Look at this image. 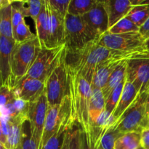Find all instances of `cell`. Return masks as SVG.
Returning a JSON list of instances; mask_svg holds the SVG:
<instances>
[{
  "mask_svg": "<svg viewBox=\"0 0 149 149\" xmlns=\"http://www.w3.org/2000/svg\"><path fill=\"white\" fill-rule=\"evenodd\" d=\"M97 39L78 50L65 52V65L79 73L90 84L93 81L95 68L105 61L112 59L130 61L134 59L149 57V51L147 49L132 52L114 50L99 45Z\"/></svg>",
  "mask_w": 149,
  "mask_h": 149,
  "instance_id": "obj_1",
  "label": "cell"
},
{
  "mask_svg": "<svg viewBox=\"0 0 149 149\" xmlns=\"http://www.w3.org/2000/svg\"><path fill=\"white\" fill-rule=\"evenodd\" d=\"M68 95L71 103V119L75 126L81 128L85 138L90 137L91 125L89 116L92 88L90 83L79 73L67 66Z\"/></svg>",
  "mask_w": 149,
  "mask_h": 149,
  "instance_id": "obj_2",
  "label": "cell"
},
{
  "mask_svg": "<svg viewBox=\"0 0 149 149\" xmlns=\"http://www.w3.org/2000/svg\"><path fill=\"white\" fill-rule=\"evenodd\" d=\"M41 48L37 36L22 43L15 44L11 56L12 89L26 77Z\"/></svg>",
  "mask_w": 149,
  "mask_h": 149,
  "instance_id": "obj_3",
  "label": "cell"
},
{
  "mask_svg": "<svg viewBox=\"0 0 149 149\" xmlns=\"http://www.w3.org/2000/svg\"><path fill=\"white\" fill-rule=\"evenodd\" d=\"M65 57V44L57 47L41 48L25 77L45 81L48 76Z\"/></svg>",
  "mask_w": 149,
  "mask_h": 149,
  "instance_id": "obj_4",
  "label": "cell"
},
{
  "mask_svg": "<svg viewBox=\"0 0 149 149\" xmlns=\"http://www.w3.org/2000/svg\"><path fill=\"white\" fill-rule=\"evenodd\" d=\"M62 127H68L71 129L75 127L71 119V103L68 95L60 104L48 108L39 149H42L47 141Z\"/></svg>",
  "mask_w": 149,
  "mask_h": 149,
  "instance_id": "obj_5",
  "label": "cell"
},
{
  "mask_svg": "<svg viewBox=\"0 0 149 149\" xmlns=\"http://www.w3.org/2000/svg\"><path fill=\"white\" fill-rule=\"evenodd\" d=\"M97 39L87 27L82 17L66 15L65 18V52L78 50Z\"/></svg>",
  "mask_w": 149,
  "mask_h": 149,
  "instance_id": "obj_6",
  "label": "cell"
},
{
  "mask_svg": "<svg viewBox=\"0 0 149 149\" xmlns=\"http://www.w3.org/2000/svg\"><path fill=\"white\" fill-rule=\"evenodd\" d=\"M146 95L139 97L135 104L131 106L111 130H116L121 133L140 132L147 128L148 113L146 111Z\"/></svg>",
  "mask_w": 149,
  "mask_h": 149,
  "instance_id": "obj_7",
  "label": "cell"
},
{
  "mask_svg": "<svg viewBox=\"0 0 149 149\" xmlns=\"http://www.w3.org/2000/svg\"><path fill=\"white\" fill-rule=\"evenodd\" d=\"M45 83L49 107L60 104L68 93V75L65 58L48 76Z\"/></svg>",
  "mask_w": 149,
  "mask_h": 149,
  "instance_id": "obj_8",
  "label": "cell"
},
{
  "mask_svg": "<svg viewBox=\"0 0 149 149\" xmlns=\"http://www.w3.org/2000/svg\"><path fill=\"white\" fill-rule=\"evenodd\" d=\"M97 41L99 45L114 50L132 52L146 49L145 47L146 40L139 32L113 34L107 31Z\"/></svg>",
  "mask_w": 149,
  "mask_h": 149,
  "instance_id": "obj_9",
  "label": "cell"
},
{
  "mask_svg": "<svg viewBox=\"0 0 149 149\" xmlns=\"http://www.w3.org/2000/svg\"><path fill=\"white\" fill-rule=\"evenodd\" d=\"M48 108L49 105L45 91L41 95L39 98L31 103H29L28 119L30 122L31 136L37 144L39 149L43 135Z\"/></svg>",
  "mask_w": 149,
  "mask_h": 149,
  "instance_id": "obj_10",
  "label": "cell"
},
{
  "mask_svg": "<svg viewBox=\"0 0 149 149\" xmlns=\"http://www.w3.org/2000/svg\"><path fill=\"white\" fill-rule=\"evenodd\" d=\"M126 79L135 86L140 96L147 94L149 90V57L129 61Z\"/></svg>",
  "mask_w": 149,
  "mask_h": 149,
  "instance_id": "obj_11",
  "label": "cell"
},
{
  "mask_svg": "<svg viewBox=\"0 0 149 149\" xmlns=\"http://www.w3.org/2000/svg\"><path fill=\"white\" fill-rule=\"evenodd\" d=\"M81 17L89 30L97 39L109 31V17L103 0H97L93 8Z\"/></svg>",
  "mask_w": 149,
  "mask_h": 149,
  "instance_id": "obj_12",
  "label": "cell"
},
{
  "mask_svg": "<svg viewBox=\"0 0 149 149\" xmlns=\"http://www.w3.org/2000/svg\"><path fill=\"white\" fill-rule=\"evenodd\" d=\"M13 90L16 98L31 103L45 92V83L36 79L24 77L13 87Z\"/></svg>",
  "mask_w": 149,
  "mask_h": 149,
  "instance_id": "obj_13",
  "label": "cell"
},
{
  "mask_svg": "<svg viewBox=\"0 0 149 149\" xmlns=\"http://www.w3.org/2000/svg\"><path fill=\"white\" fill-rule=\"evenodd\" d=\"M14 40L0 36V74L3 86L12 89L11 85V56Z\"/></svg>",
  "mask_w": 149,
  "mask_h": 149,
  "instance_id": "obj_14",
  "label": "cell"
},
{
  "mask_svg": "<svg viewBox=\"0 0 149 149\" xmlns=\"http://www.w3.org/2000/svg\"><path fill=\"white\" fill-rule=\"evenodd\" d=\"M49 12V36L50 48L57 47L65 44V18L61 17L50 7L48 0H46Z\"/></svg>",
  "mask_w": 149,
  "mask_h": 149,
  "instance_id": "obj_15",
  "label": "cell"
},
{
  "mask_svg": "<svg viewBox=\"0 0 149 149\" xmlns=\"http://www.w3.org/2000/svg\"><path fill=\"white\" fill-rule=\"evenodd\" d=\"M139 97V93L135 88V86L132 83L128 81L126 79V81H125V87H124L120 100L112 114V116L114 119V125L125 114V112L131 106L135 104Z\"/></svg>",
  "mask_w": 149,
  "mask_h": 149,
  "instance_id": "obj_16",
  "label": "cell"
},
{
  "mask_svg": "<svg viewBox=\"0 0 149 149\" xmlns=\"http://www.w3.org/2000/svg\"><path fill=\"white\" fill-rule=\"evenodd\" d=\"M109 17V29L127 17L132 9L130 0H103Z\"/></svg>",
  "mask_w": 149,
  "mask_h": 149,
  "instance_id": "obj_17",
  "label": "cell"
},
{
  "mask_svg": "<svg viewBox=\"0 0 149 149\" xmlns=\"http://www.w3.org/2000/svg\"><path fill=\"white\" fill-rule=\"evenodd\" d=\"M122 62H129V61H122V60L112 59L99 64L95 68L93 81L91 82V88L102 89L109 80L116 67Z\"/></svg>",
  "mask_w": 149,
  "mask_h": 149,
  "instance_id": "obj_18",
  "label": "cell"
},
{
  "mask_svg": "<svg viewBox=\"0 0 149 149\" xmlns=\"http://www.w3.org/2000/svg\"><path fill=\"white\" fill-rule=\"evenodd\" d=\"M36 36L42 48H50V36H49V12L46 0H44V5L35 21Z\"/></svg>",
  "mask_w": 149,
  "mask_h": 149,
  "instance_id": "obj_19",
  "label": "cell"
},
{
  "mask_svg": "<svg viewBox=\"0 0 149 149\" xmlns=\"http://www.w3.org/2000/svg\"><path fill=\"white\" fill-rule=\"evenodd\" d=\"M9 120L10 127L6 147L7 149H23V125L28 119L20 118Z\"/></svg>",
  "mask_w": 149,
  "mask_h": 149,
  "instance_id": "obj_20",
  "label": "cell"
},
{
  "mask_svg": "<svg viewBox=\"0 0 149 149\" xmlns=\"http://www.w3.org/2000/svg\"><path fill=\"white\" fill-rule=\"evenodd\" d=\"M106 99L101 89H93L90 96L89 116L90 125H93L105 110Z\"/></svg>",
  "mask_w": 149,
  "mask_h": 149,
  "instance_id": "obj_21",
  "label": "cell"
},
{
  "mask_svg": "<svg viewBox=\"0 0 149 149\" xmlns=\"http://www.w3.org/2000/svg\"><path fill=\"white\" fill-rule=\"evenodd\" d=\"M127 63L128 62H122V63L119 64L110 76L106 85L101 89L106 100L112 91L126 78Z\"/></svg>",
  "mask_w": 149,
  "mask_h": 149,
  "instance_id": "obj_22",
  "label": "cell"
},
{
  "mask_svg": "<svg viewBox=\"0 0 149 149\" xmlns=\"http://www.w3.org/2000/svg\"><path fill=\"white\" fill-rule=\"evenodd\" d=\"M141 148V133L127 132L115 142L114 149H140Z\"/></svg>",
  "mask_w": 149,
  "mask_h": 149,
  "instance_id": "obj_23",
  "label": "cell"
},
{
  "mask_svg": "<svg viewBox=\"0 0 149 149\" xmlns=\"http://www.w3.org/2000/svg\"><path fill=\"white\" fill-rule=\"evenodd\" d=\"M22 12L24 17H30L36 21L44 5V0H29V1H15Z\"/></svg>",
  "mask_w": 149,
  "mask_h": 149,
  "instance_id": "obj_24",
  "label": "cell"
},
{
  "mask_svg": "<svg viewBox=\"0 0 149 149\" xmlns=\"http://www.w3.org/2000/svg\"><path fill=\"white\" fill-rule=\"evenodd\" d=\"M0 36L14 40L11 4L0 11Z\"/></svg>",
  "mask_w": 149,
  "mask_h": 149,
  "instance_id": "obj_25",
  "label": "cell"
},
{
  "mask_svg": "<svg viewBox=\"0 0 149 149\" xmlns=\"http://www.w3.org/2000/svg\"><path fill=\"white\" fill-rule=\"evenodd\" d=\"M97 0H71L68 14L74 16H82L93 8Z\"/></svg>",
  "mask_w": 149,
  "mask_h": 149,
  "instance_id": "obj_26",
  "label": "cell"
},
{
  "mask_svg": "<svg viewBox=\"0 0 149 149\" xmlns=\"http://www.w3.org/2000/svg\"><path fill=\"white\" fill-rule=\"evenodd\" d=\"M127 17L140 28L149 17V5L132 6Z\"/></svg>",
  "mask_w": 149,
  "mask_h": 149,
  "instance_id": "obj_27",
  "label": "cell"
},
{
  "mask_svg": "<svg viewBox=\"0 0 149 149\" xmlns=\"http://www.w3.org/2000/svg\"><path fill=\"white\" fill-rule=\"evenodd\" d=\"M71 130V128L68 127H62L55 135H52L47 141L42 149H62L67 135Z\"/></svg>",
  "mask_w": 149,
  "mask_h": 149,
  "instance_id": "obj_28",
  "label": "cell"
},
{
  "mask_svg": "<svg viewBox=\"0 0 149 149\" xmlns=\"http://www.w3.org/2000/svg\"><path fill=\"white\" fill-rule=\"evenodd\" d=\"M139 29L140 28L136 24L128 17H125L110 28L108 31L113 34H121L130 32H139Z\"/></svg>",
  "mask_w": 149,
  "mask_h": 149,
  "instance_id": "obj_29",
  "label": "cell"
},
{
  "mask_svg": "<svg viewBox=\"0 0 149 149\" xmlns=\"http://www.w3.org/2000/svg\"><path fill=\"white\" fill-rule=\"evenodd\" d=\"M125 81H126V78L112 91L109 97L106 99V105H105V111H106L109 114H113V111L119 103L124 87H125Z\"/></svg>",
  "mask_w": 149,
  "mask_h": 149,
  "instance_id": "obj_30",
  "label": "cell"
},
{
  "mask_svg": "<svg viewBox=\"0 0 149 149\" xmlns=\"http://www.w3.org/2000/svg\"><path fill=\"white\" fill-rule=\"evenodd\" d=\"M36 37V35L32 33L25 20L13 30V39L15 43H22Z\"/></svg>",
  "mask_w": 149,
  "mask_h": 149,
  "instance_id": "obj_31",
  "label": "cell"
},
{
  "mask_svg": "<svg viewBox=\"0 0 149 149\" xmlns=\"http://www.w3.org/2000/svg\"><path fill=\"white\" fill-rule=\"evenodd\" d=\"M74 127L70 131L67 149H84V133L78 126Z\"/></svg>",
  "mask_w": 149,
  "mask_h": 149,
  "instance_id": "obj_32",
  "label": "cell"
},
{
  "mask_svg": "<svg viewBox=\"0 0 149 149\" xmlns=\"http://www.w3.org/2000/svg\"><path fill=\"white\" fill-rule=\"evenodd\" d=\"M123 135L116 130H109L104 135L100 143L101 149H114L115 142Z\"/></svg>",
  "mask_w": 149,
  "mask_h": 149,
  "instance_id": "obj_33",
  "label": "cell"
},
{
  "mask_svg": "<svg viewBox=\"0 0 149 149\" xmlns=\"http://www.w3.org/2000/svg\"><path fill=\"white\" fill-rule=\"evenodd\" d=\"M23 149H39L37 144L31 136V125L29 119L23 123Z\"/></svg>",
  "mask_w": 149,
  "mask_h": 149,
  "instance_id": "obj_34",
  "label": "cell"
},
{
  "mask_svg": "<svg viewBox=\"0 0 149 149\" xmlns=\"http://www.w3.org/2000/svg\"><path fill=\"white\" fill-rule=\"evenodd\" d=\"M50 7L61 17L65 18L68 14V7L71 0H48Z\"/></svg>",
  "mask_w": 149,
  "mask_h": 149,
  "instance_id": "obj_35",
  "label": "cell"
},
{
  "mask_svg": "<svg viewBox=\"0 0 149 149\" xmlns=\"http://www.w3.org/2000/svg\"><path fill=\"white\" fill-rule=\"evenodd\" d=\"M14 98H15L13 89L7 86L0 87V113L6 106Z\"/></svg>",
  "mask_w": 149,
  "mask_h": 149,
  "instance_id": "obj_36",
  "label": "cell"
},
{
  "mask_svg": "<svg viewBox=\"0 0 149 149\" xmlns=\"http://www.w3.org/2000/svg\"><path fill=\"white\" fill-rule=\"evenodd\" d=\"M12 6V21H13V29L14 30L20 23L25 20V17L22 12L15 4V1H11Z\"/></svg>",
  "mask_w": 149,
  "mask_h": 149,
  "instance_id": "obj_37",
  "label": "cell"
},
{
  "mask_svg": "<svg viewBox=\"0 0 149 149\" xmlns=\"http://www.w3.org/2000/svg\"><path fill=\"white\" fill-rule=\"evenodd\" d=\"M141 147L149 149V129L146 128L141 132Z\"/></svg>",
  "mask_w": 149,
  "mask_h": 149,
  "instance_id": "obj_38",
  "label": "cell"
},
{
  "mask_svg": "<svg viewBox=\"0 0 149 149\" xmlns=\"http://www.w3.org/2000/svg\"><path fill=\"white\" fill-rule=\"evenodd\" d=\"M139 33H141V35L145 40L149 38V17L148 20L143 24V26L140 27Z\"/></svg>",
  "mask_w": 149,
  "mask_h": 149,
  "instance_id": "obj_39",
  "label": "cell"
},
{
  "mask_svg": "<svg viewBox=\"0 0 149 149\" xmlns=\"http://www.w3.org/2000/svg\"><path fill=\"white\" fill-rule=\"evenodd\" d=\"M10 4H11L10 0H0V11L5 7L10 5Z\"/></svg>",
  "mask_w": 149,
  "mask_h": 149,
  "instance_id": "obj_40",
  "label": "cell"
},
{
  "mask_svg": "<svg viewBox=\"0 0 149 149\" xmlns=\"http://www.w3.org/2000/svg\"><path fill=\"white\" fill-rule=\"evenodd\" d=\"M0 141H1V142L3 143L4 144V146H6V145H7V141H6L5 138H4V135H3V133H2V131H1V122H0ZM7 148V147H6Z\"/></svg>",
  "mask_w": 149,
  "mask_h": 149,
  "instance_id": "obj_41",
  "label": "cell"
},
{
  "mask_svg": "<svg viewBox=\"0 0 149 149\" xmlns=\"http://www.w3.org/2000/svg\"><path fill=\"white\" fill-rule=\"evenodd\" d=\"M146 111L148 113V116L149 115V90L146 95Z\"/></svg>",
  "mask_w": 149,
  "mask_h": 149,
  "instance_id": "obj_42",
  "label": "cell"
},
{
  "mask_svg": "<svg viewBox=\"0 0 149 149\" xmlns=\"http://www.w3.org/2000/svg\"><path fill=\"white\" fill-rule=\"evenodd\" d=\"M145 47H146V49L148 51H149V38L145 41Z\"/></svg>",
  "mask_w": 149,
  "mask_h": 149,
  "instance_id": "obj_43",
  "label": "cell"
},
{
  "mask_svg": "<svg viewBox=\"0 0 149 149\" xmlns=\"http://www.w3.org/2000/svg\"><path fill=\"white\" fill-rule=\"evenodd\" d=\"M0 149H7L6 148L5 146H4V144L1 141H0Z\"/></svg>",
  "mask_w": 149,
  "mask_h": 149,
  "instance_id": "obj_44",
  "label": "cell"
},
{
  "mask_svg": "<svg viewBox=\"0 0 149 149\" xmlns=\"http://www.w3.org/2000/svg\"><path fill=\"white\" fill-rule=\"evenodd\" d=\"M3 86L2 84V81H1V74H0V87Z\"/></svg>",
  "mask_w": 149,
  "mask_h": 149,
  "instance_id": "obj_45",
  "label": "cell"
},
{
  "mask_svg": "<svg viewBox=\"0 0 149 149\" xmlns=\"http://www.w3.org/2000/svg\"><path fill=\"white\" fill-rule=\"evenodd\" d=\"M147 128H148L149 129V115L148 116V122H147Z\"/></svg>",
  "mask_w": 149,
  "mask_h": 149,
  "instance_id": "obj_46",
  "label": "cell"
},
{
  "mask_svg": "<svg viewBox=\"0 0 149 149\" xmlns=\"http://www.w3.org/2000/svg\"><path fill=\"white\" fill-rule=\"evenodd\" d=\"M140 149H143V148H142V147H141V148H140Z\"/></svg>",
  "mask_w": 149,
  "mask_h": 149,
  "instance_id": "obj_47",
  "label": "cell"
}]
</instances>
